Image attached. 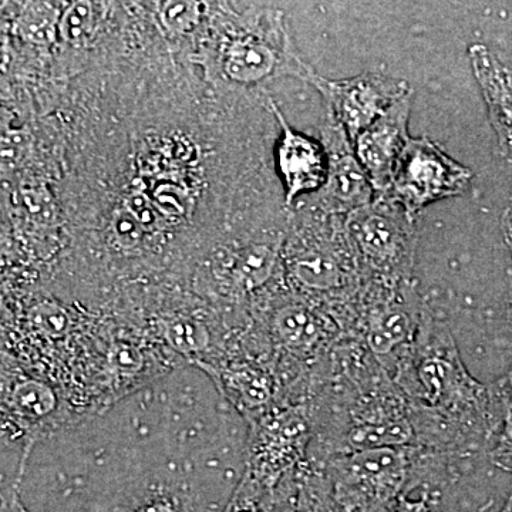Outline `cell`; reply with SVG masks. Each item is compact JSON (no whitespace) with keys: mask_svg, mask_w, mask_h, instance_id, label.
<instances>
[{"mask_svg":"<svg viewBox=\"0 0 512 512\" xmlns=\"http://www.w3.org/2000/svg\"><path fill=\"white\" fill-rule=\"evenodd\" d=\"M320 136L326 157V178L322 187L311 195L306 207L323 214L346 217L375 200L376 191L357 160L345 131L328 114L320 127Z\"/></svg>","mask_w":512,"mask_h":512,"instance_id":"7c38bea8","label":"cell"},{"mask_svg":"<svg viewBox=\"0 0 512 512\" xmlns=\"http://www.w3.org/2000/svg\"><path fill=\"white\" fill-rule=\"evenodd\" d=\"M343 220L303 208L291 237L282 245V279L289 291L335 313L349 338L363 281Z\"/></svg>","mask_w":512,"mask_h":512,"instance_id":"3957f363","label":"cell"},{"mask_svg":"<svg viewBox=\"0 0 512 512\" xmlns=\"http://www.w3.org/2000/svg\"><path fill=\"white\" fill-rule=\"evenodd\" d=\"M412 100L413 92L397 101L352 144L357 160L375 188L376 197L389 190L394 168L409 143Z\"/></svg>","mask_w":512,"mask_h":512,"instance_id":"4fadbf2b","label":"cell"},{"mask_svg":"<svg viewBox=\"0 0 512 512\" xmlns=\"http://www.w3.org/2000/svg\"><path fill=\"white\" fill-rule=\"evenodd\" d=\"M471 177L470 168L457 163L430 138H410L394 168L389 190L379 197L396 202L416 217L433 202L464 194Z\"/></svg>","mask_w":512,"mask_h":512,"instance_id":"ba28073f","label":"cell"},{"mask_svg":"<svg viewBox=\"0 0 512 512\" xmlns=\"http://www.w3.org/2000/svg\"><path fill=\"white\" fill-rule=\"evenodd\" d=\"M500 512H512V490L510 495H508L507 501H505V504L503 505V508H501Z\"/></svg>","mask_w":512,"mask_h":512,"instance_id":"4dcf8cb0","label":"cell"},{"mask_svg":"<svg viewBox=\"0 0 512 512\" xmlns=\"http://www.w3.org/2000/svg\"><path fill=\"white\" fill-rule=\"evenodd\" d=\"M511 315H512V301H511Z\"/></svg>","mask_w":512,"mask_h":512,"instance_id":"e575fe53","label":"cell"},{"mask_svg":"<svg viewBox=\"0 0 512 512\" xmlns=\"http://www.w3.org/2000/svg\"><path fill=\"white\" fill-rule=\"evenodd\" d=\"M0 302H2V284H0Z\"/></svg>","mask_w":512,"mask_h":512,"instance_id":"836d02e7","label":"cell"},{"mask_svg":"<svg viewBox=\"0 0 512 512\" xmlns=\"http://www.w3.org/2000/svg\"><path fill=\"white\" fill-rule=\"evenodd\" d=\"M9 446L8 440L5 439V436H3L2 431H0V448Z\"/></svg>","mask_w":512,"mask_h":512,"instance_id":"1f68e13d","label":"cell"},{"mask_svg":"<svg viewBox=\"0 0 512 512\" xmlns=\"http://www.w3.org/2000/svg\"><path fill=\"white\" fill-rule=\"evenodd\" d=\"M293 512H343L333 498L322 467L309 458L298 473V491Z\"/></svg>","mask_w":512,"mask_h":512,"instance_id":"ac0fdd59","label":"cell"},{"mask_svg":"<svg viewBox=\"0 0 512 512\" xmlns=\"http://www.w3.org/2000/svg\"><path fill=\"white\" fill-rule=\"evenodd\" d=\"M308 83L322 94L326 114L343 128L352 144L393 104L412 93L406 80L379 72L342 80H329L313 73Z\"/></svg>","mask_w":512,"mask_h":512,"instance_id":"30bf717a","label":"cell"},{"mask_svg":"<svg viewBox=\"0 0 512 512\" xmlns=\"http://www.w3.org/2000/svg\"><path fill=\"white\" fill-rule=\"evenodd\" d=\"M94 512H197L194 501L178 485L141 480L127 485Z\"/></svg>","mask_w":512,"mask_h":512,"instance_id":"2e32d148","label":"cell"},{"mask_svg":"<svg viewBox=\"0 0 512 512\" xmlns=\"http://www.w3.org/2000/svg\"><path fill=\"white\" fill-rule=\"evenodd\" d=\"M424 301L416 281L363 282L353 308L350 339H355L393 376L419 335Z\"/></svg>","mask_w":512,"mask_h":512,"instance_id":"5b68a950","label":"cell"},{"mask_svg":"<svg viewBox=\"0 0 512 512\" xmlns=\"http://www.w3.org/2000/svg\"><path fill=\"white\" fill-rule=\"evenodd\" d=\"M320 467L343 512H390L417 488L430 491V485L458 476L446 461L416 446L339 454Z\"/></svg>","mask_w":512,"mask_h":512,"instance_id":"277c9868","label":"cell"},{"mask_svg":"<svg viewBox=\"0 0 512 512\" xmlns=\"http://www.w3.org/2000/svg\"><path fill=\"white\" fill-rule=\"evenodd\" d=\"M25 473L18 471L15 481L0 484V512H30L20 497V483Z\"/></svg>","mask_w":512,"mask_h":512,"instance_id":"4316f807","label":"cell"},{"mask_svg":"<svg viewBox=\"0 0 512 512\" xmlns=\"http://www.w3.org/2000/svg\"><path fill=\"white\" fill-rule=\"evenodd\" d=\"M298 474L278 488H269L241 477L222 512H293L295 511Z\"/></svg>","mask_w":512,"mask_h":512,"instance_id":"e0dca14e","label":"cell"},{"mask_svg":"<svg viewBox=\"0 0 512 512\" xmlns=\"http://www.w3.org/2000/svg\"><path fill=\"white\" fill-rule=\"evenodd\" d=\"M309 460L373 448L414 446L409 404L392 376L355 339L330 353L325 377L311 400Z\"/></svg>","mask_w":512,"mask_h":512,"instance_id":"7a4b0ae2","label":"cell"},{"mask_svg":"<svg viewBox=\"0 0 512 512\" xmlns=\"http://www.w3.org/2000/svg\"><path fill=\"white\" fill-rule=\"evenodd\" d=\"M488 387L503 417L504 414L512 413V366L503 377Z\"/></svg>","mask_w":512,"mask_h":512,"instance_id":"83f0119b","label":"cell"},{"mask_svg":"<svg viewBox=\"0 0 512 512\" xmlns=\"http://www.w3.org/2000/svg\"><path fill=\"white\" fill-rule=\"evenodd\" d=\"M153 204L158 214L180 218L187 214L188 197L184 190L173 183L160 184L154 190Z\"/></svg>","mask_w":512,"mask_h":512,"instance_id":"cb8c5ba5","label":"cell"},{"mask_svg":"<svg viewBox=\"0 0 512 512\" xmlns=\"http://www.w3.org/2000/svg\"><path fill=\"white\" fill-rule=\"evenodd\" d=\"M468 55L498 144L503 156L512 161V70L480 43L471 46Z\"/></svg>","mask_w":512,"mask_h":512,"instance_id":"9a60e30c","label":"cell"},{"mask_svg":"<svg viewBox=\"0 0 512 512\" xmlns=\"http://www.w3.org/2000/svg\"><path fill=\"white\" fill-rule=\"evenodd\" d=\"M165 28L174 33H187L201 19V5L195 2H167L160 12Z\"/></svg>","mask_w":512,"mask_h":512,"instance_id":"7402d4cb","label":"cell"},{"mask_svg":"<svg viewBox=\"0 0 512 512\" xmlns=\"http://www.w3.org/2000/svg\"><path fill=\"white\" fill-rule=\"evenodd\" d=\"M390 512H431V493L429 490H423L417 500L402 497Z\"/></svg>","mask_w":512,"mask_h":512,"instance_id":"f1b7e54d","label":"cell"},{"mask_svg":"<svg viewBox=\"0 0 512 512\" xmlns=\"http://www.w3.org/2000/svg\"><path fill=\"white\" fill-rule=\"evenodd\" d=\"M124 208L143 225L147 232L158 228L160 214H158L157 208L154 207L153 201L143 192L133 191L128 194L126 202H124Z\"/></svg>","mask_w":512,"mask_h":512,"instance_id":"484cf974","label":"cell"},{"mask_svg":"<svg viewBox=\"0 0 512 512\" xmlns=\"http://www.w3.org/2000/svg\"><path fill=\"white\" fill-rule=\"evenodd\" d=\"M313 440L311 402H281L249 421L242 477L269 488L295 477Z\"/></svg>","mask_w":512,"mask_h":512,"instance_id":"52a82bcc","label":"cell"},{"mask_svg":"<svg viewBox=\"0 0 512 512\" xmlns=\"http://www.w3.org/2000/svg\"><path fill=\"white\" fill-rule=\"evenodd\" d=\"M3 32H5V25H3L2 16H0V42H2Z\"/></svg>","mask_w":512,"mask_h":512,"instance_id":"d6a6232c","label":"cell"},{"mask_svg":"<svg viewBox=\"0 0 512 512\" xmlns=\"http://www.w3.org/2000/svg\"><path fill=\"white\" fill-rule=\"evenodd\" d=\"M503 229L505 242H507V247L510 249L512 256V198L503 215Z\"/></svg>","mask_w":512,"mask_h":512,"instance_id":"f546056e","label":"cell"},{"mask_svg":"<svg viewBox=\"0 0 512 512\" xmlns=\"http://www.w3.org/2000/svg\"><path fill=\"white\" fill-rule=\"evenodd\" d=\"M221 70L229 82L244 86L286 74L308 82L315 73L296 52L281 18L261 32L249 30L231 37L222 52Z\"/></svg>","mask_w":512,"mask_h":512,"instance_id":"9c48e42d","label":"cell"},{"mask_svg":"<svg viewBox=\"0 0 512 512\" xmlns=\"http://www.w3.org/2000/svg\"><path fill=\"white\" fill-rule=\"evenodd\" d=\"M59 12L50 3H26L18 19V33L25 42L47 46L56 39Z\"/></svg>","mask_w":512,"mask_h":512,"instance_id":"d6986e66","label":"cell"},{"mask_svg":"<svg viewBox=\"0 0 512 512\" xmlns=\"http://www.w3.org/2000/svg\"><path fill=\"white\" fill-rule=\"evenodd\" d=\"M392 377L409 404L414 446L436 454L457 474L488 456L503 414L490 387L468 372L450 326L430 305Z\"/></svg>","mask_w":512,"mask_h":512,"instance_id":"6da1fadb","label":"cell"},{"mask_svg":"<svg viewBox=\"0 0 512 512\" xmlns=\"http://www.w3.org/2000/svg\"><path fill=\"white\" fill-rule=\"evenodd\" d=\"M94 25V5L90 2H74L63 13L59 22L60 36L66 43L83 42L89 37Z\"/></svg>","mask_w":512,"mask_h":512,"instance_id":"ffe728a7","label":"cell"},{"mask_svg":"<svg viewBox=\"0 0 512 512\" xmlns=\"http://www.w3.org/2000/svg\"><path fill=\"white\" fill-rule=\"evenodd\" d=\"M32 138L23 130H9L0 136V171L12 173L25 163Z\"/></svg>","mask_w":512,"mask_h":512,"instance_id":"44dd1931","label":"cell"},{"mask_svg":"<svg viewBox=\"0 0 512 512\" xmlns=\"http://www.w3.org/2000/svg\"><path fill=\"white\" fill-rule=\"evenodd\" d=\"M111 228H113V237L117 244L124 249H136L146 239V229L126 208L116 211Z\"/></svg>","mask_w":512,"mask_h":512,"instance_id":"603a6c76","label":"cell"},{"mask_svg":"<svg viewBox=\"0 0 512 512\" xmlns=\"http://www.w3.org/2000/svg\"><path fill=\"white\" fill-rule=\"evenodd\" d=\"M488 458L495 467L512 474V413L504 414L500 430L488 451Z\"/></svg>","mask_w":512,"mask_h":512,"instance_id":"d4e9b609","label":"cell"},{"mask_svg":"<svg viewBox=\"0 0 512 512\" xmlns=\"http://www.w3.org/2000/svg\"><path fill=\"white\" fill-rule=\"evenodd\" d=\"M268 106L282 130L278 146V167L284 178L286 204L292 205L296 198L308 192L315 194L325 183V151L322 144L293 130L271 97H268Z\"/></svg>","mask_w":512,"mask_h":512,"instance_id":"5bb4252c","label":"cell"},{"mask_svg":"<svg viewBox=\"0 0 512 512\" xmlns=\"http://www.w3.org/2000/svg\"><path fill=\"white\" fill-rule=\"evenodd\" d=\"M343 227L363 282L414 279L419 234L414 217L396 202L377 195L346 215Z\"/></svg>","mask_w":512,"mask_h":512,"instance_id":"8992f818","label":"cell"},{"mask_svg":"<svg viewBox=\"0 0 512 512\" xmlns=\"http://www.w3.org/2000/svg\"><path fill=\"white\" fill-rule=\"evenodd\" d=\"M201 370L247 423L282 400V383L274 353L238 345Z\"/></svg>","mask_w":512,"mask_h":512,"instance_id":"8fae6325","label":"cell"}]
</instances>
